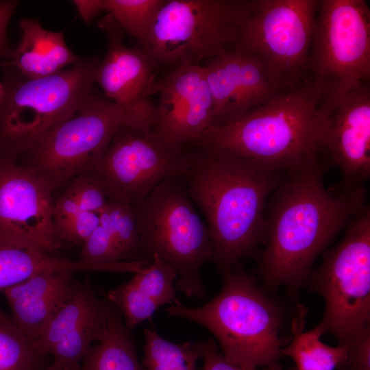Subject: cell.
Listing matches in <instances>:
<instances>
[{
  "label": "cell",
  "instance_id": "6da1fadb",
  "mask_svg": "<svg viewBox=\"0 0 370 370\" xmlns=\"http://www.w3.org/2000/svg\"><path fill=\"white\" fill-rule=\"evenodd\" d=\"M319 162L288 173L273 191L266 217V247L257 273L269 286L296 292L317 256L366 204L363 185L332 195Z\"/></svg>",
  "mask_w": 370,
  "mask_h": 370
},
{
  "label": "cell",
  "instance_id": "7a4b0ae2",
  "mask_svg": "<svg viewBox=\"0 0 370 370\" xmlns=\"http://www.w3.org/2000/svg\"><path fill=\"white\" fill-rule=\"evenodd\" d=\"M182 178L207 221L212 261L223 278L239 260L265 244L264 210L270 195L288 173L262 167L247 158L191 147Z\"/></svg>",
  "mask_w": 370,
  "mask_h": 370
},
{
  "label": "cell",
  "instance_id": "3957f363",
  "mask_svg": "<svg viewBox=\"0 0 370 370\" xmlns=\"http://www.w3.org/2000/svg\"><path fill=\"white\" fill-rule=\"evenodd\" d=\"M310 80L240 118L210 126L188 146L225 152L284 173L319 162L325 152L319 104Z\"/></svg>",
  "mask_w": 370,
  "mask_h": 370
},
{
  "label": "cell",
  "instance_id": "277c9868",
  "mask_svg": "<svg viewBox=\"0 0 370 370\" xmlns=\"http://www.w3.org/2000/svg\"><path fill=\"white\" fill-rule=\"evenodd\" d=\"M223 278L221 292L209 302L195 308L171 305L167 314L208 330L233 365L263 368L279 363L283 345L280 308L239 262Z\"/></svg>",
  "mask_w": 370,
  "mask_h": 370
},
{
  "label": "cell",
  "instance_id": "5b68a950",
  "mask_svg": "<svg viewBox=\"0 0 370 370\" xmlns=\"http://www.w3.org/2000/svg\"><path fill=\"white\" fill-rule=\"evenodd\" d=\"M98 58H82L70 68L27 79L5 66L0 104V158L16 160L47 132L72 116L94 90Z\"/></svg>",
  "mask_w": 370,
  "mask_h": 370
},
{
  "label": "cell",
  "instance_id": "8992f818",
  "mask_svg": "<svg viewBox=\"0 0 370 370\" xmlns=\"http://www.w3.org/2000/svg\"><path fill=\"white\" fill-rule=\"evenodd\" d=\"M180 179L162 181L144 200L131 206L142 260H150L157 255L176 270L177 290L188 297L203 298L206 291L201 269L211 261L212 244L207 225Z\"/></svg>",
  "mask_w": 370,
  "mask_h": 370
},
{
  "label": "cell",
  "instance_id": "52a82bcc",
  "mask_svg": "<svg viewBox=\"0 0 370 370\" xmlns=\"http://www.w3.org/2000/svg\"><path fill=\"white\" fill-rule=\"evenodd\" d=\"M254 0H164L144 51L173 67L200 64L232 49Z\"/></svg>",
  "mask_w": 370,
  "mask_h": 370
},
{
  "label": "cell",
  "instance_id": "ba28073f",
  "mask_svg": "<svg viewBox=\"0 0 370 370\" xmlns=\"http://www.w3.org/2000/svg\"><path fill=\"white\" fill-rule=\"evenodd\" d=\"M124 118L121 107L94 90L72 116L51 128L16 161L53 193L93 170Z\"/></svg>",
  "mask_w": 370,
  "mask_h": 370
},
{
  "label": "cell",
  "instance_id": "9c48e42d",
  "mask_svg": "<svg viewBox=\"0 0 370 370\" xmlns=\"http://www.w3.org/2000/svg\"><path fill=\"white\" fill-rule=\"evenodd\" d=\"M312 290L325 301L318 324L338 345L351 343L370 325V209L351 221L342 241L325 253L310 276Z\"/></svg>",
  "mask_w": 370,
  "mask_h": 370
},
{
  "label": "cell",
  "instance_id": "30bf717a",
  "mask_svg": "<svg viewBox=\"0 0 370 370\" xmlns=\"http://www.w3.org/2000/svg\"><path fill=\"white\" fill-rule=\"evenodd\" d=\"M308 79L323 94L345 93L370 79V9L365 0H321Z\"/></svg>",
  "mask_w": 370,
  "mask_h": 370
},
{
  "label": "cell",
  "instance_id": "8fae6325",
  "mask_svg": "<svg viewBox=\"0 0 370 370\" xmlns=\"http://www.w3.org/2000/svg\"><path fill=\"white\" fill-rule=\"evenodd\" d=\"M320 1L254 0L232 49L247 53L286 90L308 79L314 23Z\"/></svg>",
  "mask_w": 370,
  "mask_h": 370
},
{
  "label": "cell",
  "instance_id": "7c38bea8",
  "mask_svg": "<svg viewBox=\"0 0 370 370\" xmlns=\"http://www.w3.org/2000/svg\"><path fill=\"white\" fill-rule=\"evenodd\" d=\"M189 164L185 147L166 142L152 130L122 124L90 174L108 199L132 205L144 200L162 181L182 178Z\"/></svg>",
  "mask_w": 370,
  "mask_h": 370
},
{
  "label": "cell",
  "instance_id": "4fadbf2b",
  "mask_svg": "<svg viewBox=\"0 0 370 370\" xmlns=\"http://www.w3.org/2000/svg\"><path fill=\"white\" fill-rule=\"evenodd\" d=\"M98 26L107 37L108 51L99 63L95 83L107 99L124 110L123 125L151 130L156 121V106L151 99L156 93L154 63L142 49L124 44V32L110 15Z\"/></svg>",
  "mask_w": 370,
  "mask_h": 370
},
{
  "label": "cell",
  "instance_id": "5bb4252c",
  "mask_svg": "<svg viewBox=\"0 0 370 370\" xmlns=\"http://www.w3.org/2000/svg\"><path fill=\"white\" fill-rule=\"evenodd\" d=\"M322 143L343 173L342 190L362 185L370 175V86L323 94L319 104Z\"/></svg>",
  "mask_w": 370,
  "mask_h": 370
},
{
  "label": "cell",
  "instance_id": "9a60e30c",
  "mask_svg": "<svg viewBox=\"0 0 370 370\" xmlns=\"http://www.w3.org/2000/svg\"><path fill=\"white\" fill-rule=\"evenodd\" d=\"M53 192L16 160L0 158V233L13 236L55 255Z\"/></svg>",
  "mask_w": 370,
  "mask_h": 370
},
{
  "label": "cell",
  "instance_id": "2e32d148",
  "mask_svg": "<svg viewBox=\"0 0 370 370\" xmlns=\"http://www.w3.org/2000/svg\"><path fill=\"white\" fill-rule=\"evenodd\" d=\"M159 94L154 134L186 146L211 126L214 105L203 65L173 67L156 85Z\"/></svg>",
  "mask_w": 370,
  "mask_h": 370
},
{
  "label": "cell",
  "instance_id": "e0dca14e",
  "mask_svg": "<svg viewBox=\"0 0 370 370\" xmlns=\"http://www.w3.org/2000/svg\"><path fill=\"white\" fill-rule=\"evenodd\" d=\"M112 306L88 281H76L69 298L36 341L38 349L60 362L63 370H77L92 343L105 338Z\"/></svg>",
  "mask_w": 370,
  "mask_h": 370
},
{
  "label": "cell",
  "instance_id": "ac0fdd59",
  "mask_svg": "<svg viewBox=\"0 0 370 370\" xmlns=\"http://www.w3.org/2000/svg\"><path fill=\"white\" fill-rule=\"evenodd\" d=\"M203 66L214 105L211 126L232 122L289 90L258 60L237 49L208 59Z\"/></svg>",
  "mask_w": 370,
  "mask_h": 370
},
{
  "label": "cell",
  "instance_id": "d6986e66",
  "mask_svg": "<svg viewBox=\"0 0 370 370\" xmlns=\"http://www.w3.org/2000/svg\"><path fill=\"white\" fill-rule=\"evenodd\" d=\"M73 273L69 270H49L4 291L11 317L30 339H38L69 298L77 281Z\"/></svg>",
  "mask_w": 370,
  "mask_h": 370
},
{
  "label": "cell",
  "instance_id": "ffe728a7",
  "mask_svg": "<svg viewBox=\"0 0 370 370\" xmlns=\"http://www.w3.org/2000/svg\"><path fill=\"white\" fill-rule=\"evenodd\" d=\"M177 278L172 266L153 255L130 280L109 291L107 299L120 311L131 330L150 319L160 306L181 304L174 284Z\"/></svg>",
  "mask_w": 370,
  "mask_h": 370
},
{
  "label": "cell",
  "instance_id": "44dd1931",
  "mask_svg": "<svg viewBox=\"0 0 370 370\" xmlns=\"http://www.w3.org/2000/svg\"><path fill=\"white\" fill-rule=\"evenodd\" d=\"M22 31L20 41L10 61L1 65L12 66L27 79H38L56 74L82 58L66 45L64 32H51L32 18L19 22Z\"/></svg>",
  "mask_w": 370,
  "mask_h": 370
},
{
  "label": "cell",
  "instance_id": "7402d4cb",
  "mask_svg": "<svg viewBox=\"0 0 370 370\" xmlns=\"http://www.w3.org/2000/svg\"><path fill=\"white\" fill-rule=\"evenodd\" d=\"M49 270L100 271L97 267L58 257L32 243L0 233V292Z\"/></svg>",
  "mask_w": 370,
  "mask_h": 370
},
{
  "label": "cell",
  "instance_id": "603a6c76",
  "mask_svg": "<svg viewBox=\"0 0 370 370\" xmlns=\"http://www.w3.org/2000/svg\"><path fill=\"white\" fill-rule=\"evenodd\" d=\"M292 321V339L281 350V356L290 358L296 370H336L344 361L349 344L331 347L323 343L320 337L325 333L317 325L305 332L306 308L299 304Z\"/></svg>",
  "mask_w": 370,
  "mask_h": 370
},
{
  "label": "cell",
  "instance_id": "cb8c5ba5",
  "mask_svg": "<svg viewBox=\"0 0 370 370\" xmlns=\"http://www.w3.org/2000/svg\"><path fill=\"white\" fill-rule=\"evenodd\" d=\"M77 370H145L130 330L114 305L105 338L90 347Z\"/></svg>",
  "mask_w": 370,
  "mask_h": 370
},
{
  "label": "cell",
  "instance_id": "d4e9b609",
  "mask_svg": "<svg viewBox=\"0 0 370 370\" xmlns=\"http://www.w3.org/2000/svg\"><path fill=\"white\" fill-rule=\"evenodd\" d=\"M49 356L0 309V370H44L52 363Z\"/></svg>",
  "mask_w": 370,
  "mask_h": 370
},
{
  "label": "cell",
  "instance_id": "484cf974",
  "mask_svg": "<svg viewBox=\"0 0 370 370\" xmlns=\"http://www.w3.org/2000/svg\"><path fill=\"white\" fill-rule=\"evenodd\" d=\"M143 366L145 370H197L199 341L171 342L156 330L145 329Z\"/></svg>",
  "mask_w": 370,
  "mask_h": 370
},
{
  "label": "cell",
  "instance_id": "4316f807",
  "mask_svg": "<svg viewBox=\"0 0 370 370\" xmlns=\"http://www.w3.org/2000/svg\"><path fill=\"white\" fill-rule=\"evenodd\" d=\"M100 223L108 231L121 262L144 261L141 243L132 206L108 199L99 212Z\"/></svg>",
  "mask_w": 370,
  "mask_h": 370
},
{
  "label": "cell",
  "instance_id": "83f0119b",
  "mask_svg": "<svg viewBox=\"0 0 370 370\" xmlns=\"http://www.w3.org/2000/svg\"><path fill=\"white\" fill-rule=\"evenodd\" d=\"M164 0H103V11L124 32L134 37L144 51L151 23Z\"/></svg>",
  "mask_w": 370,
  "mask_h": 370
},
{
  "label": "cell",
  "instance_id": "f1b7e54d",
  "mask_svg": "<svg viewBox=\"0 0 370 370\" xmlns=\"http://www.w3.org/2000/svg\"><path fill=\"white\" fill-rule=\"evenodd\" d=\"M65 187L72 193L82 211L99 213L108 199L90 173L76 177Z\"/></svg>",
  "mask_w": 370,
  "mask_h": 370
},
{
  "label": "cell",
  "instance_id": "f546056e",
  "mask_svg": "<svg viewBox=\"0 0 370 370\" xmlns=\"http://www.w3.org/2000/svg\"><path fill=\"white\" fill-rule=\"evenodd\" d=\"M99 223V213L83 211L57 231L56 237L61 243L82 245Z\"/></svg>",
  "mask_w": 370,
  "mask_h": 370
},
{
  "label": "cell",
  "instance_id": "4dcf8cb0",
  "mask_svg": "<svg viewBox=\"0 0 370 370\" xmlns=\"http://www.w3.org/2000/svg\"><path fill=\"white\" fill-rule=\"evenodd\" d=\"M338 370H370V325L351 343Z\"/></svg>",
  "mask_w": 370,
  "mask_h": 370
},
{
  "label": "cell",
  "instance_id": "1f68e13d",
  "mask_svg": "<svg viewBox=\"0 0 370 370\" xmlns=\"http://www.w3.org/2000/svg\"><path fill=\"white\" fill-rule=\"evenodd\" d=\"M201 358L203 361L202 370H285L280 363L263 368H246L236 366L225 359L219 353L215 343L211 339L199 341ZM286 370H296L295 369Z\"/></svg>",
  "mask_w": 370,
  "mask_h": 370
},
{
  "label": "cell",
  "instance_id": "d6a6232c",
  "mask_svg": "<svg viewBox=\"0 0 370 370\" xmlns=\"http://www.w3.org/2000/svg\"><path fill=\"white\" fill-rule=\"evenodd\" d=\"M19 1H0V58H10L14 49L10 45L7 37V28L12 15Z\"/></svg>",
  "mask_w": 370,
  "mask_h": 370
},
{
  "label": "cell",
  "instance_id": "836d02e7",
  "mask_svg": "<svg viewBox=\"0 0 370 370\" xmlns=\"http://www.w3.org/2000/svg\"><path fill=\"white\" fill-rule=\"evenodd\" d=\"M72 2L80 17L86 23H90L103 11V0H74Z\"/></svg>",
  "mask_w": 370,
  "mask_h": 370
},
{
  "label": "cell",
  "instance_id": "e575fe53",
  "mask_svg": "<svg viewBox=\"0 0 370 370\" xmlns=\"http://www.w3.org/2000/svg\"><path fill=\"white\" fill-rule=\"evenodd\" d=\"M44 370H63L60 362L53 360L52 363Z\"/></svg>",
  "mask_w": 370,
  "mask_h": 370
},
{
  "label": "cell",
  "instance_id": "d590c367",
  "mask_svg": "<svg viewBox=\"0 0 370 370\" xmlns=\"http://www.w3.org/2000/svg\"><path fill=\"white\" fill-rule=\"evenodd\" d=\"M3 93H4L3 84V82H0V104L3 97Z\"/></svg>",
  "mask_w": 370,
  "mask_h": 370
}]
</instances>
